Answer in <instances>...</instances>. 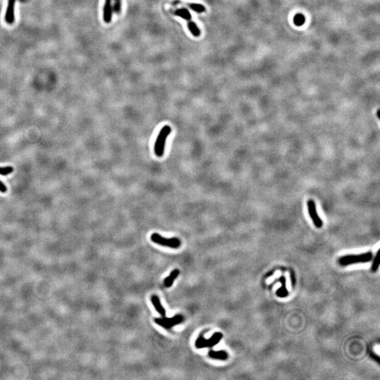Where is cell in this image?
I'll use <instances>...</instances> for the list:
<instances>
[{
	"instance_id": "7",
	"label": "cell",
	"mask_w": 380,
	"mask_h": 380,
	"mask_svg": "<svg viewBox=\"0 0 380 380\" xmlns=\"http://www.w3.org/2000/svg\"><path fill=\"white\" fill-rule=\"evenodd\" d=\"M16 0H8V5L5 14V21L7 23L12 24L14 22L15 15H14V7H15Z\"/></svg>"
},
{
	"instance_id": "9",
	"label": "cell",
	"mask_w": 380,
	"mask_h": 380,
	"mask_svg": "<svg viewBox=\"0 0 380 380\" xmlns=\"http://www.w3.org/2000/svg\"><path fill=\"white\" fill-rule=\"evenodd\" d=\"M152 303L156 310V311L160 314V315L163 317L165 316V308L163 307L162 304L160 301V299L157 296L154 295L152 297Z\"/></svg>"
},
{
	"instance_id": "2",
	"label": "cell",
	"mask_w": 380,
	"mask_h": 380,
	"mask_svg": "<svg viewBox=\"0 0 380 380\" xmlns=\"http://www.w3.org/2000/svg\"><path fill=\"white\" fill-rule=\"evenodd\" d=\"M171 133V128L169 125H165L160 130L154 144L155 154L158 157H161L164 153L165 142Z\"/></svg>"
},
{
	"instance_id": "3",
	"label": "cell",
	"mask_w": 380,
	"mask_h": 380,
	"mask_svg": "<svg viewBox=\"0 0 380 380\" xmlns=\"http://www.w3.org/2000/svg\"><path fill=\"white\" fill-rule=\"evenodd\" d=\"M223 337V334L220 332H216L212 335L211 338L206 339V338H204L203 334H201L196 339L195 346L197 348H211L218 344Z\"/></svg>"
},
{
	"instance_id": "1",
	"label": "cell",
	"mask_w": 380,
	"mask_h": 380,
	"mask_svg": "<svg viewBox=\"0 0 380 380\" xmlns=\"http://www.w3.org/2000/svg\"><path fill=\"white\" fill-rule=\"evenodd\" d=\"M372 259V253L371 252L361 253L358 255H348L340 258L338 259V263L342 266L357 263H365L370 262Z\"/></svg>"
},
{
	"instance_id": "5",
	"label": "cell",
	"mask_w": 380,
	"mask_h": 380,
	"mask_svg": "<svg viewBox=\"0 0 380 380\" xmlns=\"http://www.w3.org/2000/svg\"><path fill=\"white\" fill-rule=\"evenodd\" d=\"M184 321V317L181 315H176L172 318H165L164 316L162 318H156L154 322L160 327L167 330L171 329L174 326L179 325Z\"/></svg>"
},
{
	"instance_id": "13",
	"label": "cell",
	"mask_w": 380,
	"mask_h": 380,
	"mask_svg": "<svg viewBox=\"0 0 380 380\" xmlns=\"http://www.w3.org/2000/svg\"><path fill=\"white\" fill-rule=\"evenodd\" d=\"M174 14L179 17H181V18L184 19V20L188 21L192 19V16H191V14H190L189 11L185 8H181L180 9H177V10H176L174 12Z\"/></svg>"
},
{
	"instance_id": "4",
	"label": "cell",
	"mask_w": 380,
	"mask_h": 380,
	"mask_svg": "<svg viewBox=\"0 0 380 380\" xmlns=\"http://www.w3.org/2000/svg\"><path fill=\"white\" fill-rule=\"evenodd\" d=\"M151 239L153 242L158 244L170 247L172 248H177L180 247L181 242L177 238H165L158 233H153L151 236Z\"/></svg>"
},
{
	"instance_id": "14",
	"label": "cell",
	"mask_w": 380,
	"mask_h": 380,
	"mask_svg": "<svg viewBox=\"0 0 380 380\" xmlns=\"http://www.w3.org/2000/svg\"><path fill=\"white\" fill-rule=\"evenodd\" d=\"M187 26H188V28L190 31V33H191L192 35L194 36V37L197 38L201 35V31L194 22L191 21V20L189 21V23L188 24H187Z\"/></svg>"
},
{
	"instance_id": "6",
	"label": "cell",
	"mask_w": 380,
	"mask_h": 380,
	"mask_svg": "<svg viewBox=\"0 0 380 380\" xmlns=\"http://www.w3.org/2000/svg\"><path fill=\"white\" fill-rule=\"evenodd\" d=\"M307 204H308L309 215H310L312 220L313 221L314 225H315L316 228H320L323 226V221L317 213L315 202L313 200H309Z\"/></svg>"
},
{
	"instance_id": "8",
	"label": "cell",
	"mask_w": 380,
	"mask_h": 380,
	"mask_svg": "<svg viewBox=\"0 0 380 380\" xmlns=\"http://www.w3.org/2000/svg\"><path fill=\"white\" fill-rule=\"evenodd\" d=\"M112 18V6L111 0H106L105 5L104 6V21L106 23H109Z\"/></svg>"
},
{
	"instance_id": "19",
	"label": "cell",
	"mask_w": 380,
	"mask_h": 380,
	"mask_svg": "<svg viewBox=\"0 0 380 380\" xmlns=\"http://www.w3.org/2000/svg\"><path fill=\"white\" fill-rule=\"evenodd\" d=\"M0 192H3V193H4V192H6V186L3 183H2L1 181H0Z\"/></svg>"
},
{
	"instance_id": "20",
	"label": "cell",
	"mask_w": 380,
	"mask_h": 380,
	"mask_svg": "<svg viewBox=\"0 0 380 380\" xmlns=\"http://www.w3.org/2000/svg\"><path fill=\"white\" fill-rule=\"evenodd\" d=\"M377 117L379 118V109H378V111H377Z\"/></svg>"
},
{
	"instance_id": "12",
	"label": "cell",
	"mask_w": 380,
	"mask_h": 380,
	"mask_svg": "<svg viewBox=\"0 0 380 380\" xmlns=\"http://www.w3.org/2000/svg\"><path fill=\"white\" fill-rule=\"evenodd\" d=\"M279 281L282 283V287L277 291V295L281 298H284L288 296V291L286 287V279L284 277H281L279 278Z\"/></svg>"
},
{
	"instance_id": "16",
	"label": "cell",
	"mask_w": 380,
	"mask_h": 380,
	"mask_svg": "<svg viewBox=\"0 0 380 380\" xmlns=\"http://www.w3.org/2000/svg\"><path fill=\"white\" fill-rule=\"evenodd\" d=\"M379 250H378V251L377 252L376 256L374 257V259L373 260V263H372V270L373 272H376L377 270L379 268Z\"/></svg>"
},
{
	"instance_id": "18",
	"label": "cell",
	"mask_w": 380,
	"mask_h": 380,
	"mask_svg": "<svg viewBox=\"0 0 380 380\" xmlns=\"http://www.w3.org/2000/svg\"><path fill=\"white\" fill-rule=\"evenodd\" d=\"M113 10L117 14H119L121 10V0H115Z\"/></svg>"
},
{
	"instance_id": "17",
	"label": "cell",
	"mask_w": 380,
	"mask_h": 380,
	"mask_svg": "<svg viewBox=\"0 0 380 380\" xmlns=\"http://www.w3.org/2000/svg\"><path fill=\"white\" fill-rule=\"evenodd\" d=\"M12 171H13V168L11 166L0 168V175H7L10 174Z\"/></svg>"
},
{
	"instance_id": "11",
	"label": "cell",
	"mask_w": 380,
	"mask_h": 380,
	"mask_svg": "<svg viewBox=\"0 0 380 380\" xmlns=\"http://www.w3.org/2000/svg\"><path fill=\"white\" fill-rule=\"evenodd\" d=\"M179 275H180V270L178 269H175L174 270H172V271L170 272L169 276L167 277L164 280L165 286L168 287V288L171 287L172 285L173 284V282L175 280V279L179 276Z\"/></svg>"
},
{
	"instance_id": "10",
	"label": "cell",
	"mask_w": 380,
	"mask_h": 380,
	"mask_svg": "<svg viewBox=\"0 0 380 380\" xmlns=\"http://www.w3.org/2000/svg\"><path fill=\"white\" fill-rule=\"evenodd\" d=\"M208 355L211 358L220 360H227L228 358V354L225 350H218V351H216V350H210V351L208 352Z\"/></svg>"
},
{
	"instance_id": "15",
	"label": "cell",
	"mask_w": 380,
	"mask_h": 380,
	"mask_svg": "<svg viewBox=\"0 0 380 380\" xmlns=\"http://www.w3.org/2000/svg\"><path fill=\"white\" fill-rule=\"evenodd\" d=\"M184 4H186L187 6H189L192 11L197 12V13H203V12L206 11V8L202 5V4H194V3H192V4L185 3Z\"/></svg>"
}]
</instances>
